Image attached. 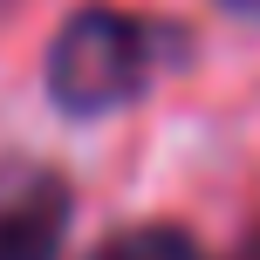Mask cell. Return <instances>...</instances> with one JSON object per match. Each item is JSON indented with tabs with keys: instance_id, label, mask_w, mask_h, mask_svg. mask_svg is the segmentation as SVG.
<instances>
[{
	"instance_id": "6da1fadb",
	"label": "cell",
	"mask_w": 260,
	"mask_h": 260,
	"mask_svg": "<svg viewBox=\"0 0 260 260\" xmlns=\"http://www.w3.org/2000/svg\"><path fill=\"white\" fill-rule=\"evenodd\" d=\"M171 41L178 35L157 21H137V14H117V7H82L48 41V96L69 117H103L157 76Z\"/></svg>"
},
{
	"instance_id": "7a4b0ae2",
	"label": "cell",
	"mask_w": 260,
	"mask_h": 260,
	"mask_svg": "<svg viewBox=\"0 0 260 260\" xmlns=\"http://www.w3.org/2000/svg\"><path fill=\"white\" fill-rule=\"evenodd\" d=\"M69 240V185L27 178L0 199V260H55Z\"/></svg>"
},
{
	"instance_id": "277c9868",
	"label": "cell",
	"mask_w": 260,
	"mask_h": 260,
	"mask_svg": "<svg viewBox=\"0 0 260 260\" xmlns=\"http://www.w3.org/2000/svg\"><path fill=\"white\" fill-rule=\"evenodd\" d=\"M226 14H247V21H260V0H219Z\"/></svg>"
},
{
	"instance_id": "5b68a950",
	"label": "cell",
	"mask_w": 260,
	"mask_h": 260,
	"mask_svg": "<svg viewBox=\"0 0 260 260\" xmlns=\"http://www.w3.org/2000/svg\"><path fill=\"white\" fill-rule=\"evenodd\" d=\"M226 260H260V233H253V240H240V247L226 253Z\"/></svg>"
},
{
	"instance_id": "3957f363",
	"label": "cell",
	"mask_w": 260,
	"mask_h": 260,
	"mask_svg": "<svg viewBox=\"0 0 260 260\" xmlns=\"http://www.w3.org/2000/svg\"><path fill=\"white\" fill-rule=\"evenodd\" d=\"M89 260H199L192 233H178V226H130V233L103 240Z\"/></svg>"
}]
</instances>
